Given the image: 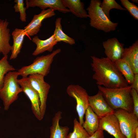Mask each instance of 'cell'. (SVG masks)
Returning <instances> with one entry per match:
<instances>
[{
    "mask_svg": "<svg viewBox=\"0 0 138 138\" xmlns=\"http://www.w3.org/2000/svg\"><path fill=\"white\" fill-rule=\"evenodd\" d=\"M91 57V65L94 72L93 78L96 81L98 86L114 88L129 85L114 62L107 57Z\"/></svg>",
    "mask_w": 138,
    "mask_h": 138,
    "instance_id": "cell-1",
    "label": "cell"
},
{
    "mask_svg": "<svg viewBox=\"0 0 138 138\" xmlns=\"http://www.w3.org/2000/svg\"><path fill=\"white\" fill-rule=\"evenodd\" d=\"M98 88L108 105L114 111L123 110L133 112V104L131 85L114 88L98 86Z\"/></svg>",
    "mask_w": 138,
    "mask_h": 138,
    "instance_id": "cell-2",
    "label": "cell"
},
{
    "mask_svg": "<svg viewBox=\"0 0 138 138\" xmlns=\"http://www.w3.org/2000/svg\"><path fill=\"white\" fill-rule=\"evenodd\" d=\"M100 0H91L87 10L90 18L89 25L92 27L108 32L115 30L118 25L113 22L105 14L100 5Z\"/></svg>",
    "mask_w": 138,
    "mask_h": 138,
    "instance_id": "cell-3",
    "label": "cell"
},
{
    "mask_svg": "<svg viewBox=\"0 0 138 138\" xmlns=\"http://www.w3.org/2000/svg\"><path fill=\"white\" fill-rule=\"evenodd\" d=\"M17 71L9 72L5 75L3 86L0 90V98L5 110H8L10 105L16 101L18 95L22 92L18 79Z\"/></svg>",
    "mask_w": 138,
    "mask_h": 138,
    "instance_id": "cell-4",
    "label": "cell"
},
{
    "mask_svg": "<svg viewBox=\"0 0 138 138\" xmlns=\"http://www.w3.org/2000/svg\"><path fill=\"white\" fill-rule=\"evenodd\" d=\"M61 51L60 49H58L50 54L37 57L32 64L24 66L18 70L19 75L22 77H27L30 74H35L44 76H47L50 72L54 57Z\"/></svg>",
    "mask_w": 138,
    "mask_h": 138,
    "instance_id": "cell-5",
    "label": "cell"
},
{
    "mask_svg": "<svg viewBox=\"0 0 138 138\" xmlns=\"http://www.w3.org/2000/svg\"><path fill=\"white\" fill-rule=\"evenodd\" d=\"M66 91L69 96L74 98L76 101V109L78 115L79 122L82 125L84 121V115L89 106V96L86 90L78 85H69L67 88Z\"/></svg>",
    "mask_w": 138,
    "mask_h": 138,
    "instance_id": "cell-6",
    "label": "cell"
},
{
    "mask_svg": "<svg viewBox=\"0 0 138 138\" xmlns=\"http://www.w3.org/2000/svg\"><path fill=\"white\" fill-rule=\"evenodd\" d=\"M122 134L126 138H135V131L138 127V118L133 112L123 110L115 111Z\"/></svg>",
    "mask_w": 138,
    "mask_h": 138,
    "instance_id": "cell-7",
    "label": "cell"
},
{
    "mask_svg": "<svg viewBox=\"0 0 138 138\" xmlns=\"http://www.w3.org/2000/svg\"><path fill=\"white\" fill-rule=\"evenodd\" d=\"M43 76L37 74L29 75L28 79L31 85L38 93L40 101V109L41 117L43 118L45 112L50 85L44 80Z\"/></svg>",
    "mask_w": 138,
    "mask_h": 138,
    "instance_id": "cell-8",
    "label": "cell"
},
{
    "mask_svg": "<svg viewBox=\"0 0 138 138\" xmlns=\"http://www.w3.org/2000/svg\"><path fill=\"white\" fill-rule=\"evenodd\" d=\"M19 84L22 91L28 98L31 103V108L32 112L37 119H42L40 111V101L39 95L31 85L28 77H22L18 80Z\"/></svg>",
    "mask_w": 138,
    "mask_h": 138,
    "instance_id": "cell-9",
    "label": "cell"
},
{
    "mask_svg": "<svg viewBox=\"0 0 138 138\" xmlns=\"http://www.w3.org/2000/svg\"><path fill=\"white\" fill-rule=\"evenodd\" d=\"M88 101L89 106L99 118L114 114L115 111L109 106L99 90L96 94L89 96Z\"/></svg>",
    "mask_w": 138,
    "mask_h": 138,
    "instance_id": "cell-10",
    "label": "cell"
},
{
    "mask_svg": "<svg viewBox=\"0 0 138 138\" xmlns=\"http://www.w3.org/2000/svg\"><path fill=\"white\" fill-rule=\"evenodd\" d=\"M99 130L106 131L115 138H126L122 133L118 120L114 114L100 118Z\"/></svg>",
    "mask_w": 138,
    "mask_h": 138,
    "instance_id": "cell-11",
    "label": "cell"
},
{
    "mask_svg": "<svg viewBox=\"0 0 138 138\" xmlns=\"http://www.w3.org/2000/svg\"><path fill=\"white\" fill-rule=\"evenodd\" d=\"M102 45L107 57L115 62L122 58L124 48V44L119 42L116 38L107 39L103 41Z\"/></svg>",
    "mask_w": 138,
    "mask_h": 138,
    "instance_id": "cell-12",
    "label": "cell"
},
{
    "mask_svg": "<svg viewBox=\"0 0 138 138\" xmlns=\"http://www.w3.org/2000/svg\"><path fill=\"white\" fill-rule=\"evenodd\" d=\"M55 15L54 11L50 8L42 10L39 14L34 15L30 22L24 29L26 36H33L37 34L40 30L43 21Z\"/></svg>",
    "mask_w": 138,
    "mask_h": 138,
    "instance_id": "cell-13",
    "label": "cell"
},
{
    "mask_svg": "<svg viewBox=\"0 0 138 138\" xmlns=\"http://www.w3.org/2000/svg\"><path fill=\"white\" fill-rule=\"evenodd\" d=\"M26 8L38 7L42 10L47 8L66 13L70 12L63 5L62 0H26Z\"/></svg>",
    "mask_w": 138,
    "mask_h": 138,
    "instance_id": "cell-14",
    "label": "cell"
},
{
    "mask_svg": "<svg viewBox=\"0 0 138 138\" xmlns=\"http://www.w3.org/2000/svg\"><path fill=\"white\" fill-rule=\"evenodd\" d=\"M9 22L7 20L0 19V54L8 55L11 51L12 46L9 43L10 34V30L8 28Z\"/></svg>",
    "mask_w": 138,
    "mask_h": 138,
    "instance_id": "cell-15",
    "label": "cell"
},
{
    "mask_svg": "<svg viewBox=\"0 0 138 138\" xmlns=\"http://www.w3.org/2000/svg\"><path fill=\"white\" fill-rule=\"evenodd\" d=\"M62 113L58 111L55 113L52 119L50 127V138H66L69 130L67 126H61L59 121L62 118Z\"/></svg>",
    "mask_w": 138,
    "mask_h": 138,
    "instance_id": "cell-16",
    "label": "cell"
},
{
    "mask_svg": "<svg viewBox=\"0 0 138 138\" xmlns=\"http://www.w3.org/2000/svg\"><path fill=\"white\" fill-rule=\"evenodd\" d=\"M85 120L82 126L90 135L94 134L99 130L100 118L89 106L85 114Z\"/></svg>",
    "mask_w": 138,
    "mask_h": 138,
    "instance_id": "cell-17",
    "label": "cell"
},
{
    "mask_svg": "<svg viewBox=\"0 0 138 138\" xmlns=\"http://www.w3.org/2000/svg\"><path fill=\"white\" fill-rule=\"evenodd\" d=\"M32 41L37 46L32 54L34 56L37 55L46 51L52 52L54 46L57 43L53 34L44 40H41L36 36L33 38Z\"/></svg>",
    "mask_w": 138,
    "mask_h": 138,
    "instance_id": "cell-18",
    "label": "cell"
},
{
    "mask_svg": "<svg viewBox=\"0 0 138 138\" xmlns=\"http://www.w3.org/2000/svg\"><path fill=\"white\" fill-rule=\"evenodd\" d=\"M122 58L126 60L134 74H138V40L128 48H124Z\"/></svg>",
    "mask_w": 138,
    "mask_h": 138,
    "instance_id": "cell-19",
    "label": "cell"
},
{
    "mask_svg": "<svg viewBox=\"0 0 138 138\" xmlns=\"http://www.w3.org/2000/svg\"><path fill=\"white\" fill-rule=\"evenodd\" d=\"M12 35L13 39V44L12 46L10 60L16 59L20 52L25 35L24 29L15 28L13 31Z\"/></svg>",
    "mask_w": 138,
    "mask_h": 138,
    "instance_id": "cell-20",
    "label": "cell"
},
{
    "mask_svg": "<svg viewBox=\"0 0 138 138\" xmlns=\"http://www.w3.org/2000/svg\"><path fill=\"white\" fill-rule=\"evenodd\" d=\"M64 6L67 8L73 14L78 18H85L88 17L84 8L83 3L80 0H62Z\"/></svg>",
    "mask_w": 138,
    "mask_h": 138,
    "instance_id": "cell-21",
    "label": "cell"
},
{
    "mask_svg": "<svg viewBox=\"0 0 138 138\" xmlns=\"http://www.w3.org/2000/svg\"><path fill=\"white\" fill-rule=\"evenodd\" d=\"M114 63L128 84L130 85L133 81L134 74L128 62L124 59L122 58Z\"/></svg>",
    "mask_w": 138,
    "mask_h": 138,
    "instance_id": "cell-22",
    "label": "cell"
},
{
    "mask_svg": "<svg viewBox=\"0 0 138 138\" xmlns=\"http://www.w3.org/2000/svg\"><path fill=\"white\" fill-rule=\"evenodd\" d=\"M61 17L57 18L55 21V28L53 34L56 41L57 42L62 41L70 45L74 44L75 40L63 31L61 24Z\"/></svg>",
    "mask_w": 138,
    "mask_h": 138,
    "instance_id": "cell-23",
    "label": "cell"
},
{
    "mask_svg": "<svg viewBox=\"0 0 138 138\" xmlns=\"http://www.w3.org/2000/svg\"><path fill=\"white\" fill-rule=\"evenodd\" d=\"M8 56H4L0 60V90L2 87L6 74L9 72L14 71L16 69L9 63Z\"/></svg>",
    "mask_w": 138,
    "mask_h": 138,
    "instance_id": "cell-24",
    "label": "cell"
},
{
    "mask_svg": "<svg viewBox=\"0 0 138 138\" xmlns=\"http://www.w3.org/2000/svg\"><path fill=\"white\" fill-rule=\"evenodd\" d=\"M73 123V131L68 134L66 138H87L90 136L76 118Z\"/></svg>",
    "mask_w": 138,
    "mask_h": 138,
    "instance_id": "cell-25",
    "label": "cell"
},
{
    "mask_svg": "<svg viewBox=\"0 0 138 138\" xmlns=\"http://www.w3.org/2000/svg\"><path fill=\"white\" fill-rule=\"evenodd\" d=\"M100 6L103 12L109 19V13L111 9H116L120 10H126L115 0H103Z\"/></svg>",
    "mask_w": 138,
    "mask_h": 138,
    "instance_id": "cell-26",
    "label": "cell"
},
{
    "mask_svg": "<svg viewBox=\"0 0 138 138\" xmlns=\"http://www.w3.org/2000/svg\"><path fill=\"white\" fill-rule=\"evenodd\" d=\"M124 7L128 10L131 15L135 19L138 20V7L134 3L128 0H121Z\"/></svg>",
    "mask_w": 138,
    "mask_h": 138,
    "instance_id": "cell-27",
    "label": "cell"
},
{
    "mask_svg": "<svg viewBox=\"0 0 138 138\" xmlns=\"http://www.w3.org/2000/svg\"><path fill=\"white\" fill-rule=\"evenodd\" d=\"M23 0H15L14 2L16 3L13 7L15 11L16 12H19L20 19L22 22H26V8L24 7V4Z\"/></svg>",
    "mask_w": 138,
    "mask_h": 138,
    "instance_id": "cell-28",
    "label": "cell"
},
{
    "mask_svg": "<svg viewBox=\"0 0 138 138\" xmlns=\"http://www.w3.org/2000/svg\"><path fill=\"white\" fill-rule=\"evenodd\" d=\"M131 95L133 104V112L138 118V92L134 89L132 88Z\"/></svg>",
    "mask_w": 138,
    "mask_h": 138,
    "instance_id": "cell-29",
    "label": "cell"
},
{
    "mask_svg": "<svg viewBox=\"0 0 138 138\" xmlns=\"http://www.w3.org/2000/svg\"><path fill=\"white\" fill-rule=\"evenodd\" d=\"M87 138H105L103 131L98 130Z\"/></svg>",
    "mask_w": 138,
    "mask_h": 138,
    "instance_id": "cell-30",
    "label": "cell"
},
{
    "mask_svg": "<svg viewBox=\"0 0 138 138\" xmlns=\"http://www.w3.org/2000/svg\"><path fill=\"white\" fill-rule=\"evenodd\" d=\"M133 88L138 92V74H135L133 81L130 85Z\"/></svg>",
    "mask_w": 138,
    "mask_h": 138,
    "instance_id": "cell-31",
    "label": "cell"
},
{
    "mask_svg": "<svg viewBox=\"0 0 138 138\" xmlns=\"http://www.w3.org/2000/svg\"><path fill=\"white\" fill-rule=\"evenodd\" d=\"M135 138H138V127L136 128L135 130Z\"/></svg>",
    "mask_w": 138,
    "mask_h": 138,
    "instance_id": "cell-32",
    "label": "cell"
},
{
    "mask_svg": "<svg viewBox=\"0 0 138 138\" xmlns=\"http://www.w3.org/2000/svg\"><path fill=\"white\" fill-rule=\"evenodd\" d=\"M133 1V3H138V0H132Z\"/></svg>",
    "mask_w": 138,
    "mask_h": 138,
    "instance_id": "cell-33",
    "label": "cell"
}]
</instances>
